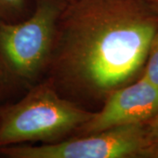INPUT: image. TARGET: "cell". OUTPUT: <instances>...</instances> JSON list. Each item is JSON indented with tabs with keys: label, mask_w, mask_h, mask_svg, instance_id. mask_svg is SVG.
I'll use <instances>...</instances> for the list:
<instances>
[{
	"label": "cell",
	"mask_w": 158,
	"mask_h": 158,
	"mask_svg": "<svg viewBox=\"0 0 158 158\" xmlns=\"http://www.w3.org/2000/svg\"><path fill=\"white\" fill-rule=\"evenodd\" d=\"M157 29L158 13L147 0H68L46 79L81 106L103 105L140 77Z\"/></svg>",
	"instance_id": "6da1fadb"
},
{
	"label": "cell",
	"mask_w": 158,
	"mask_h": 158,
	"mask_svg": "<svg viewBox=\"0 0 158 158\" xmlns=\"http://www.w3.org/2000/svg\"><path fill=\"white\" fill-rule=\"evenodd\" d=\"M67 0H36L33 12L17 22L0 20V102L27 89L45 75L58 18Z\"/></svg>",
	"instance_id": "7a4b0ae2"
},
{
	"label": "cell",
	"mask_w": 158,
	"mask_h": 158,
	"mask_svg": "<svg viewBox=\"0 0 158 158\" xmlns=\"http://www.w3.org/2000/svg\"><path fill=\"white\" fill-rule=\"evenodd\" d=\"M94 113L61 96L45 78L18 101L0 105V147L62 141Z\"/></svg>",
	"instance_id": "3957f363"
},
{
	"label": "cell",
	"mask_w": 158,
	"mask_h": 158,
	"mask_svg": "<svg viewBox=\"0 0 158 158\" xmlns=\"http://www.w3.org/2000/svg\"><path fill=\"white\" fill-rule=\"evenodd\" d=\"M8 158H158L144 123L122 125L40 146L0 147Z\"/></svg>",
	"instance_id": "277c9868"
},
{
	"label": "cell",
	"mask_w": 158,
	"mask_h": 158,
	"mask_svg": "<svg viewBox=\"0 0 158 158\" xmlns=\"http://www.w3.org/2000/svg\"><path fill=\"white\" fill-rule=\"evenodd\" d=\"M158 113V85L138 77L113 91L99 111L74 135H83L118 126L144 123ZM72 135V136H74Z\"/></svg>",
	"instance_id": "5b68a950"
},
{
	"label": "cell",
	"mask_w": 158,
	"mask_h": 158,
	"mask_svg": "<svg viewBox=\"0 0 158 158\" xmlns=\"http://www.w3.org/2000/svg\"><path fill=\"white\" fill-rule=\"evenodd\" d=\"M28 0H0V20L17 22L27 17Z\"/></svg>",
	"instance_id": "8992f818"
},
{
	"label": "cell",
	"mask_w": 158,
	"mask_h": 158,
	"mask_svg": "<svg viewBox=\"0 0 158 158\" xmlns=\"http://www.w3.org/2000/svg\"><path fill=\"white\" fill-rule=\"evenodd\" d=\"M140 77L158 85V29L150 42L146 62Z\"/></svg>",
	"instance_id": "52a82bcc"
},
{
	"label": "cell",
	"mask_w": 158,
	"mask_h": 158,
	"mask_svg": "<svg viewBox=\"0 0 158 158\" xmlns=\"http://www.w3.org/2000/svg\"><path fill=\"white\" fill-rule=\"evenodd\" d=\"M145 127L150 140L158 147V113L145 122Z\"/></svg>",
	"instance_id": "ba28073f"
},
{
	"label": "cell",
	"mask_w": 158,
	"mask_h": 158,
	"mask_svg": "<svg viewBox=\"0 0 158 158\" xmlns=\"http://www.w3.org/2000/svg\"><path fill=\"white\" fill-rule=\"evenodd\" d=\"M147 2L151 6L153 10L158 13V0H147Z\"/></svg>",
	"instance_id": "9c48e42d"
},
{
	"label": "cell",
	"mask_w": 158,
	"mask_h": 158,
	"mask_svg": "<svg viewBox=\"0 0 158 158\" xmlns=\"http://www.w3.org/2000/svg\"><path fill=\"white\" fill-rule=\"evenodd\" d=\"M67 1H68V0H67Z\"/></svg>",
	"instance_id": "30bf717a"
}]
</instances>
